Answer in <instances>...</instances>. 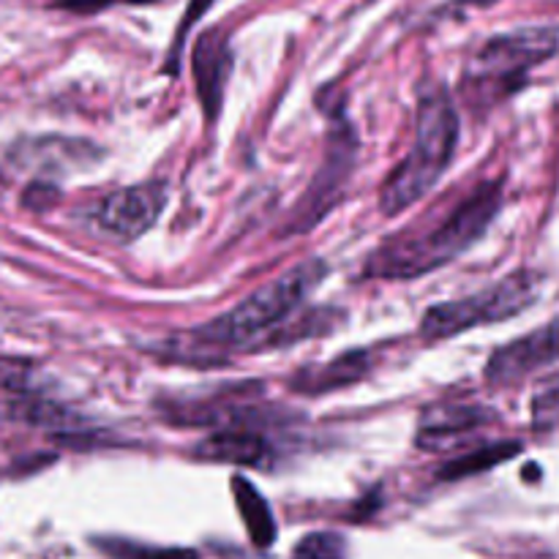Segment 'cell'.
<instances>
[{
	"label": "cell",
	"mask_w": 559,
	"mask_h": 559,
	"mask_svg": "<svg viewBox=\"0 0 559 559\" xmlns=\"http://www.w3.org/2000/svg\"><path fill=\"white\" fill-rule=\"evenodd\" d=\"M233 497L240 511V519H243L246 530H249L251 544L257 549H271L273 540H276V519H273L265 497L243 475H235L233 478Z\"/></svg>",
	"instance_id": "cell-14"
},
{
	"label": "cell",
	"mask_w": 559,
	"mask_h": 559,
	"mask_svg": "<svg viewBox=\"0 0 559 559\" xmlns=\"http://www.w3.org/2000/svg\"><path fill=\"white\" fill-rule=\"evenodd\" d=\"M559 360V320L549 325L538 328V331L527 333V336L513 338L511 344L497 349L486 364V380L495 388L516 385V382L527 380L544 366H551Z\"/></svg>",
	"instance_id": "cell-8"
},
{
	"label": "cell",
	"mask_w": 559,
	"mask_h": 559,
	"mask_svg": "<svg viewBox=\"0 0 559 559\" xmlns=\"http://www.w3.org/2000/svg\"><path fill=\"white\" fill-rule=\"evenodd\" d=\"M207 5H213V0H191L189 9H186L183 20H180L178 31H175V41L173 49L167 52V63H164V74H178L180 71V60H183V47H186V38H189V27L200 20L202 14L207 11Z\"/></svg>",
	"instance_id": "cell-18"
},
{
	"label": "cell",
	"mask_w": 559,
	"mask_h": 559,
	"mask_svg": "<svg viewBox=\"0 0 559 559\" xmlns=\"http://www.w3.org/2000/svg\"><path fill=\"white\" fill-rule=\"evenodd\" d=\"M273 456L265 437L243 429H218L194 445V459L200 462L235 464V467H265Z\"/></svg>",
	"instance_id": "cell-10"
},
{
	"label": "cell",
	"mask_w": 559,
	"mask_h": 559,
	"mask_svg": "<svg viewBox=\"0 0 559 559\" xmlns=\"http://www.w3.org/2000/svg\"><path fill=\"white\" fill-rule=\"evenodd\" d=\"M519 453H522V442H516V440L489 442V445L478 448V451L464 453V456L448 462L445 467L437 473V478H440V480L473 478V475L489 473V469H495V467H500V464L511 462V459L519 456Z\"/></svg>",
	"instance_id": "cell-15"
},
{
	"label": "cell",
	"mask_w": 559,
	"mask_h": 559,
	"mask_svg": "<svg viewBox=\"0 0 559 559\" xmlns=\"http://www.w3.org/2000/svg\"><path fill=\"white\" fill-rule=\"evenodd\" d=\"M371 369V355L366 349H355V353L338 355L336 360L325 366H309V369L298 371L289 380V388L295 393H306V396H320V393L338 391L353 382L364 380Z\"/></svg>",
	"instance_id": "cell-12"
},
{
	"label": "cell",
	"mask_w": 559,
	"mask_h": 559,
	"mask_svg": "<svg viewBox=\"0 0 559 559\" xmlns=\"http://www.w3.org/2000/svg\"><path fill=\"white\" fill-rule=\"evenodd\" d=\"M311 320H314V314L304 317V328H306V325H309V322H311ZM298 336H306V333H304V331H300V328H298V331H295V333H293V338H298Z\"/></svg>",
	"instance_id": "cell-22"
},
{
	"label": "cell",
	"mask_w": 559,
	"mask_h": 559,
	"mask_svg": "<svg viewBox=\"0 0 559 559\" xmlns=\"http://www.w3.org/2000/svg\"><path fill=\"white\" fill-rule=\"evenodd\" d=\"M129 3V5H145L156 3V0H58V9L74 11V14H98L102 9H109V5Z\"/></svg>",
	"instance_id": "cell-19"
},
{
	"label": "cell",
	"mask_w": 559,
	"mask_h": 559,
	"mask_svg": "<svg viewBox=\"0 0 559 559\" xmlns=\"http://www.w3.org/2000/svg\"><path fill=\"white\" fill-rule=\"evenodd\" d=\"M0 388L5 391H31V369L20 364H0Z\"/></svg>",
	"instance_id": "cell-20"
},
{
	"label": "cell",
	"mask_w": 559,
	"mask_h": 559,
	"mask_svg": "<svg viewBox=\"0 0 559 559\" xmlns=\"http://www.w3.org/2000/svg\"><path fill=\"white\" fill-rule=\"evenodd\" d=\"M502 205L500 183H480L467 200L459 202L445 218L431 227L404 229L385 240L369 257L366 273L374 278H418L462 257L469 246L484 238Z\"/></svg>",
	"instance_id": "cell-2"
},
{
	"label": "cell",
	"mask_w": 559,
	"mask_h": 559,
	"mask_svg": "<svg viewBox=\"0 0 559 559\" xmlns=\"http://www.w3.org/2000/svg\"><path fill=\"white\" fill-rule=\"evenodd\" d=\"M540 293V278L530 271L511 273L500 284L480 289L462 300L431 306L420 320V338L429 344L445 342V338L462 336L480 325L511 320L535 304Z\"/></svg>",
	"instance_id": "cell-4"
},
{
	"label": "cell",
	"mask_w": 559,
	"mask_h": 559,
	"mask_svg": "<svg viewBox=\"0 0 559 559\" xmlns=\"http://www.w3.org/2000/svg\"><path fill=\"white\" fill-rule=\"evenodd\" d=\"M325 276L328 265L320 257L298 262L278 278L262 284L257 293H251L243 304L229 309L227 314L169 338V358L189 360V364H216L229 353L257 349V342L271 344L278 328L287 325L289 317L325 282Z\"/></svg>",
	"instance_id": "cell-1"
},
{
	"label": "cell",
	"mask_w": 559,
	"mask_h": 559,
	"mask_svg": "<svg viewBox=\"0 0 559 559\" xmlns=\"http://www.w3.org/2000/svg\"><path fill=\"white\" fill-rule=\"evenodd\" d=\"M191 66H194L197 93H200V102L205 107V118L213 120L218 109H222L224 87H227L229 69H233V55H229L227 38L222 33H205L197 41Z\"/></svg>",
	"instance_id": "cell-9"
},
{
	"label": "cell",
	"mask_w": 559,
	"mask_h": 559,
	"mask_svg": "<svg viewBox=\"0 0 559 559\" xmlns=\"http://www.w3.org/2000/svg\"><path fill=\"white\" fill-rule=\"evenodd\" d=\"M93 546L109 559H200L194 549H164V546L136 544L129 538H96Z\"/></svg>",
	"instance_id": "cell-16"
},
{
	"label": "cell",
	"mask_w": 559,
	"mask_h": 559,
	"mask_svg": "<svg viewBox=\"0 0 559 559\" xmlns=\"http://www.w3.org/2000/svg\"><path fill=\"white\" fill-rule=\"evenodd\" d=\"M459 3H467V5H491L497 0H459Z\"/></svg>",
	"instance_id": "cell-21"
},
{
	"label": "cell",
	"mask_w": 559,
	"mask_h": 559,
	"mask_svg": "<svg viewBox=\"0 0 559 559\" xmlns=\"http://www.w3.org/2000/svg\"><path fill=\"white\" fill-rule=\"evenodd\" d=\"M459 145V115L451 93L442 85H426L415 115V145L404 162L388 175L380 189V211L399 216L424 200L445 175Z\"/></svg>",
	"instance_id": "cell-3"
},
{
	"label": "cell",
	"mask_w": 559,
	"mask_h": 559,
	"mask_svg": "<svg viewBox=\"0 0 559 559\" xmlns=\"http://www.w3.org/2000/svg\"><path fill=\"white\" fill-rule=\"evenodd\" d=\"M355 151H358V142H355L353 131L347 123H336L331 140H328L325 158H322V167L317 169L314 180L309 183V191L304 194V200L295 207L293 218L287 224L289 235L306 233V229L317 227L322 218L328 216L333 205L342 197L344 186H347L349 175L355 167Z\"/></svg>",
	"instance_id": "cell-6"
},
{
	"label": "cell",
	"mask_w": 559,
	"mask_h": 559,
	"mask_svg": "<svg viewBox=\"0 0 559 559\" xmlns=\"http://www.w3.org/2000/svg\"><path fill=\"white\" fill-rule=\"evenodd\" d=\"M293 559H344V538L336 533H309L295 546Z\"/></svg>",
	"instance_id": "cell-17"
},
{
	"label": "cell",
	"mask_w": 559,
	"mask_h": 559,
	"mask_svg": "<svg viewBox=\"0 0 559 559\" xmlns=\"http://www.w3.org/2000/svg\"><path fill=\"white\" fill-rule=\"evenodd\" d=\"M489 415L480 407H464V404H431L420 413L418 420V445L420 448H442L456 437L478 429L486 424Z\"/></svg>",
	"instance_id": "cell-13"
},
{
	"label": "cell",
	"mask_w": 559,
	"mask_h": 559,
	"mask_svg": "<svg viewBox=\"0 0 559 559\" xmlns=\"http://www.w3.org/2000/svg\"><path fill=\"white\" fill-rule=\"evenodd\" d=\"M0 420L3 424L31 426V429L52 431V435H80L85 429V418L71 413L63 404H55L41 396H16L0 402Z\"/></svg>",
	"instance_id": "cell-11"
},
{
	"label": "cell",
	"mask_w": 559,
	"mask_h": 559,
	"mask_svg": "<svg viewBox=\"0 0 559 559\" xmlns=\"http://www.w3.org/2000/svg\"><path fill=\"white\" fill-rule=\"evenodd\" d=\"M169 189L164 180H145V183L126 186L112 191L98 207V224L107 229L112 238L131 243L140 235H145L162 216L167 205Z\"/></svg>",
	"instance_id": "cell-7"
},
{
	"label": "cell",
	"mask_w": 559,
	"mask_h": 559,
	"mask_svg": "<svg viewBox=\"0 0 559 559\" xmlns=\"http://www.w3.org/2000/svg\"><path fill=\"white\" fill-rule=\"evenodd\" d=\"M559 47L555 27H519L486 41L469 66L467 82L478 87H497V96L511 93L527 80L535 66L546 63Z\"/></svg>",
	"instance_id": "cell-5"
}]
</instances>
